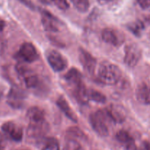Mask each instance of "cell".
I'll return each mask as SVG.
<instances>
[{
	"mask_svg": "<svg viewBox=\"0 0 150 150\" xmlns=\"http://www.w3.org/2000/svg\"><path fill=\"white\" fill-rule=\"evenodd\" d=\"M79 61L84 71L89 76L94 75L97 66L96 59L90 53L83 48L79 49Z\"/></svg>",
	"mask_w": 150,
	"mask_h": 150,
	"instance_id": "cell-6",
	"label": "cell"
},
{
	"mask_svg": "<svg viewBox=\"0 0 150 150\" xmlns=\"http://www.w3.org/2000/svg\"><path fill=\"white\" fill-rule=\"evenodd\" d=\"M16 70L26 87L29 89L37 87L39 83V78L30 67L23 63H18L16 65Z\"/></svg>",
	"mask_w": 150,
	"mask_h": 150,
	"instance_id": "cell-3",
	"label": "cell"
},
{
	"mask_svg": "<svg viewBox=\"0 0 150 150\" xmlns=\"http://www.w3.org/2000/svg\"><path fill=\"white\" fill-rule=\"evenodd\" d=\"M6 147V140L2 134L0 133V150H4Z\"/></svg>",
	"mask_w": 150,
	"mask_h": 150,
	"instance_id": "cell-27",
	"label": "cell"
},
{
	"mask_svg": "<svg viewBox=\"0 0 150 150\" xmlns=\"http://www.w3.org/2000/svg\"><path fill=\"white\" fill-rule=\"evenodd\" d=\"M101 4H109V3L113 2V1H115L116 0H98Z\"/></svg>",
	"mask_w": 150,
	"mask_h": 150,
	"instance_id": "cell-29",
	"label": "cell"
},
{
	"mask_svg": "<svg viewBox=\"0 0 150 150\" xmlns=\"http://www.w3.org/2000/svg\"><path fill=\"white\" fill-rule=\"evenodd\" d=\"M64 80L73 89L83 84V76L77 68L70 69L64 77Z\"/></svg>",
	"mask_w": 150,
	"mask_h": 150,
	"instance_id": "cell-15",
	"label": "cell"
},
{
	"mask_svg": "<svg viewBox=\"0 0 150 150\" xmlns=\"http://www.w3.org/2000/svg\"><path fill=\"white\" fill-rule=\"evenodd\" d=\"M41 21L44 29L47 32H57L59 31L58 20L49 12L42 10L41 13Z\"/></svg>",
	"mask_w": 150,
	"mask_h": 150,
	"instance_id": "cell-12",
	"label": "cell"
},
{
	"mask_svg": "<svg viewBox=\"0 0 150 150\" xmlns=\"http://www.w3.org/2000/svg\"><path fill=\"white\" fill-rule=\"evenodd\" d=\"M137 100L143 105H150V85L146 82H142L136 89Z\"/></svg>",
	"mask_w": 150,
	"mask_h": 150,
	"instance_id": "cell-14",
	"label": "cell"
},
{
	"mask_svg": "<svg viewBox=\"0 0 150 150\" xmlns=\"http://www.w3.org/2000/svg\"><path fill=\"white\" fill-rule=\"evenodd\" d=\"M122 78V71L116 64L109 62H103L98 67V79L105 85H115Z\"/></svg>",
	"mask_w": 150,
	"mask_h": 150,
	"instance_id": "cell-1",
	"label": "cell"
},
{
	"mask_svg": "<svg viewBox=\"0 0 150 150\" xmlns=\"http://www.w3.org/2000/svg\"><path fill=\"white\" fill-rule=\"evenodd\" d=\"M63 150H84L83 146H81L80 143L78 142L76 139H70L69 138L66 141L64 146H63Z\"/></svg>",
	"mask_w": 150,
	"mask_h": 150,
	"instance_id": "cell-21",
	"label": "cell"
},
{
	"mask_svg": "<svg viewBox=\"0 0 150 150\" xmlns=\"http://www.w3.org/2000/svg\"><path fill=\"white\" fill-rule=\"evenodd\" d=\"M57 105L67 118L70 119L73 122H77L78 117L76 113L73 111L72 108L64 97L61 96L58 98L57 100Z\"/></svg>",
	"mask_w": 150,
	"mask_h": 150,
	"instance_id": "cell-17",
	"label": "cell"
},
{
	"mask_svg": "<svg viewBox=\"0 0 150 150\" xmlns=\"http://www.w3.org/2000/svg\"><path fill=\"white\" fill-rule=\"evenodd\" d=\"M86 96L89 101L92 100L98 103H105L106 102V97L100 92L95 89H86Z\"/></svg>",
	"mask_w": 150,
	"mask_h": 150,
	"instance_id": "cell-18",
	"label": "cell"
},
{
	"mask_svg": "<svg viewBox=\"0 0 150 150\" xmlns=\"http://www.w3.org/2000/svg\"><path fill=\"white\" fill-rule=\"evenodd\" d=\"M67 136H69L70 139H74L77 140H86V136L83 131L81 129L77 127H72L67 130Z\"/></svg>",
	"mask_w": 150,
	"mask_h": 150,
	"instance_id": "cell-19",
	"label": "cell"
},
{
	"mask_svg": "<svg viewBox=\"0 0 150 150\" xmlns=\"http://www.w3.org/2000/svg\"><path fill=\"white\" fill-rule=\"evenodd\" d=\"M108 120H110L105 110H99L92 113L89 116V122L94 131L102 137H105L109 133Z\"/></svg>",
	"mask_w": 150,
	"mask_h": 150,
	"instance_id": "cell-2",
	"label": "cell"
},
{
	"mask_svg": "<svg viewBox=\"0 0 150 150\" xmlns=\"http://www.w3.org/2000/svg\"><path fill=\"white\" fill-rule=\"evenodd\" d=\"M139 6L143 10L150 11V0H137Z\"/></svg>",
	"mask_w": 150,
	"mask_h": 150,
	"instance_id": "cell-25",
	"label": "cell"
},
{
	"mask_svg": "<svg viewBox=\"0 0 150 150\" xmlns=\"http://www.w3.org/2000/svg\"><path fill=\"white\" fill-rule=\"evenodd\" d=\"M51 1L61 10H66L70 7L67 0H51Z\"/></svg>",
	"mask_w": 150,
	"mask_h": 150,
	"instance_id": "cell-24",
	"label": "cell"
},
{
	"mask_svg": "<svg viewBox=\"0 0 150 150\" xmlns=\"http://www.w3.org/2000/svg\"><path fill=\"white\" fill-rule=\"evenodd\" d=\"M42 150H60L59 144L55 139H49L45 143Z\"/></svg>",
	"mask_w": 150,
	"mask_h": 150,
	"instance_id": "cell-23",
	"label": "cell"
},
{
	"mask_svg": "<svg viewBox=\"0 0 150 150\" xmlns=\"http://www.w3.org/2000/svg\"><path fill=\"white\" fill-rule=\"evenodd\" d=\"M105 111L109 117L110 120L114 122V123L121 124L124 122L127 118L125 109L122 106L117 104H111L105 108Z\"/></svg>",
	"mask_w": 150,
	"mask_h": 150,
	"instance_id": "cell-9",
	"label": "cell"
},
{
	"mask_svg": "<svg viewBox=\"0 0 150 150\" xmlns=\"http://www.w3.org/2000/svg\"><path fill=\"white\" fill-rule=\"evenodd\" d=\"M142 56V49L137 44H128L125 48L124 62L128 67H133L137 65Z\"/></svg>",
	"mask_w": 150,
	"mask_h": 150,
	"instance_id": "cell-5",
	"label": "cell"
},
{
	"mask_svg": "<svg viewBox=\"0 0 150 150\" xmlns=\"http://www.w3.org/2000/svg\"><path fill=\"white\" fill-rule=\"evenodd\" d=\"M2 131L13 141L19 142L22 140L23 136V129L13 122H7L1 125Z\"/></svg>",
	"mask_w": 150,
	"mask_h": 150,
	"instance_id": "cell-10",
	"label": "cell"
},
{
	"mask_svg": "<svg viewBox=\"0 0 150 150\" xmlns=\"http://www.w3.org/2000/svg\"><path fill=\"white\" fill-rule=\"evenodd\" d=\"M18 56L23 62L27 63L33 62L38 59V53L36 48L32 43L23 42L18 51Z\"/></svg>",
	"mask_w": 150,
	"mask_h": 150,
	"instance_id": "cell-8",
	"label": "cell"
},
{
	"mask_svg": "<svg viewBox=\"0 0 150 150\" xmlns=\"http://www.w3.org/2000/svg\"><path fill=\"white\" fill-rule=\"evenodd\" d=\"M4 27H5V21L0 18V33L3 32Z\"/></svg>",
	"mask_w": 150,
	"mask_h": 150,
	"instance_id": "cell-28",
	"label": "cell"
},
{
	"mask_svg": "<svg viewBox=\"0 0 150 150\" xmlns=\"http://www.w3.org/2000/svg\"><path fill=\"white\" fill-rule=\"evenodd\" d=\"M48 130L49 125L46 121L36 124L29 123L27 129V136L32 139H40L48 133Z\"/></svg>",
	"mask_w": 150,
	"mask_h": 150,
	"instance_id": "cell-13",
	"label": "cell"
},
{
	"mask_svg": "<svg viewBox=\"0 0 150 150\" xmlns=\"http://www.w3.org/2000/svg\"><path fill=\"white\" fill-rule=\"evenodd\" d=\"M75 8L80 13H86L89 8V0H70Z\"/></svg>",
	"mask_w": 150,
	"mask_h": 150,
	"instance_id": "cell-20",
	"label": "cell"
},
{
	"mask_svg": "<svg viewBox=\"0 0 150 150\" xmlns=\"http://www.w3.org/2000/svg\"><path fill=\"white\" fill-rule=\"evenodd\" d=\"M46 59L54 71L61 72L67 67V60L65 57L56 50H49L46 52Z\"/></svg>",
	"mask_w": 150,
	"mask_h": 150,
	"instance_id": "cell-4",
	"label": "cell"
},
{
	"mask_svg": "<svg viewBox=\"0 0 150 150\" xmlns=\"http://www.w3.org/2000/svg\"><path fill=\"white\" fill-rule=\"evenodd\" d=\"M138 150H150V142L148 141H144Z\"/></svg>",
	"mask_w": 150,
	"mask_h": 150,
	"instance_id": "cell-26",
	"label": "cell"
},
{
	"mask_svg": "<svg viewBox=\"0 0 150 150\" xmlns=\"http://www.w3.org/2000/svg\"><path fill=\"white\" fill-rule=\"evenodd\" d=\"M128 29L136 36H140L141 34H142V31L144 29V25L143 22L142 21H135L133 23H130V24L127 26Z\"/></svg>",
	"mask_w": 150,
	"mask_h": 150,
	"instance_id": "cell-22",
	"label": "cell"
},
{
	"mask_svg": "<svg viewBox=\"0 0 150 150\" xmlns=\"http://www.w3.org/2000/svg\"><path fill=\"white\" fill-rule=\"evenodd\" d=\"M25 96L24 92L16 86H13L7 95V103L15 109H19L23 105Z\"/></svg>",
	"mask_w": 150,
	"mask_h": 150,
	"instance_id": "cell-11",
	"label": "cell"
},
{
	"mask_svg": "<svg viewBox=\"0 0 150 150\" xmlns=\"http://www.w3.org/2000/svg\"><path fill=\"white\" fill-rule=\"evenodd\" d=\"M21 150H28V149H21Z\"/></svg>",
	"mask_w": 150,
	"mask_h": 150,
	"instance_id": "cell-30",
	"label": "cell"
},
{
	"mask_svg": "<svg viewBox=\"0 0 150 150\" xmlns=\"http://www.w3.org/2000/svg\"><path fill=\"white\" fill-rule=\"evenodd\" d=\"M45 116V114L43 110L38 106L31 107L26 112V117L31 124L41 123L46 121Z\"/></svg>",
	"mask_w": 150,
	"mask_h": 150,
	"instance_id": "cell-16",
	"label": "cell"
},
{
	"mask_svg": "<svg viewBox=\"0 0 150 150\" xmlns=\"http://www.w3.org/2000/svg\"><path fill=\"white\" fill-rule=\"evenodd\" d=\"M101 36L104 42L114 46H120L125 41V36L123 33L112 28L104 29Z\"/></svg>",
	"mask_w": 150,
	"mask_h": 150,
	"instance_id": "cell-7",
	"label": "cell"
}]
</instances>
